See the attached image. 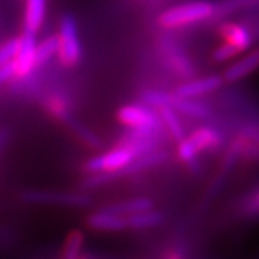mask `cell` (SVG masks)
<instances>
[{
  "mask_svg": "<svg viewBox=\"0 0 259 259\" xmlns=\"http://www.w3.org/2000/svg\"><path fill=\"white\" fill-rule=\"evenodd\" d=\"M163 221H164V214L161 212H158V210H156L154 207L153 209H148V210L134 213V214L125 218L127 229H133V231L151 229V228L158 226Z\"/></svg>",
  "mask_w": 259,
  "mask_h": 259,
  "instance_id": "obj_16",
  "label": "cell"
},
{
  "mask_svg": "<svg viewBox=\"0 0 259 259\" xmlns=\"http://www.w3.org/2000/svg\"><path fill=\"white\" fill-rule=\"evenodd\" d=\"M239 54L241 52L233 47V45L225 42L221 47H218L213 51L212 58L214 62H226V61H231L232 58H235V56L239 55Z\"/></svg>",
  "mask_w": 259,
  "mask_h": 259,
  "instance_id": "obj_27",
  "label": "cell"
},
{
  "mask_svg": "<svg viewBox=\"0 0 259 259\" xmlns=\"http://www.w3.org/2000/svg\"><path fill=\"white\" fill-rule=\"evenodd\" d=\"M158 117L163 122V127L167 130V133L176 140L182 141L186 137V130L183 125V121L180 118L179 112L171 107H164L158 110Z\"/></svg>",
  "mask_w": 259,
  "mask_h": 259,
  "instance_id": "obj_18",
  "label": "cell"
},
{
  "mask_svg": "<svg viewBox=\"0 0 259 259\" xmlns=\"http://www.w3.org/2000/svg\"><path fill=\"white\" fill-rule=\"evenodd\" d=\"M221 35L225 42L231 44L239 52L248 51L253 44V35L249 29L239 23H225L221 26Z\"/></svg>",
  "mask_w": 259,
  "mask_h": 259,
  "instance_id": "obj_12",
  "label": "cell"
},
{
  "mask_svg": "<svg viewBox=\"0 0 259 259\" xmlns=\"http://www.w3.org/2000/svg\"><path fill=\"white\" fill-rule=\"evenodd\" d=\"M58 42V58L61 64L65 66H75L79 64L81 56H82V48L78 37V29H76V22L72 15H64L61 18L59 23V33Z\"/></svg>",
  "mask_w": 259,
  "mask_h": 259,
  "instance_id": "obj_5",
  "label": "cell"
},
{
  "mask_svg": "<svg viewBox=\"0 0 259 259\" xmlns=\"http://www.w3.org/2000/svg\"><path fill=\"white\" fill-rule=\"evenodd\" d=\"M20 47V37H12L0 45V66L13 62Z\"/></svg>",
  "mask_w": 259,
  "mask_h": 259,
  "instance_id": "obj_26",
  "label": "cell"
},
{
  "mask_svg": "<svg viewBox=\"0 0 259 259\" xmlns=\"http://www.w3.org/2000/svg\"><path fill=\"white\" fill-rule=\"evenodd\" d=\"M214 15V5L209 2H190L185 5L173 6L164 10L158 16V25L166 29L185 28L193 23L212 18Z\"/></svg>",
  "mask_w": 259,
  "mask_h": 259,
  "instance_id": "obj_1",
  "label": "cell"
},
{
  "mask_svg": "<svg viewBox=\"0 0 259 259\" xmlns=\"http://www.w3.org/2000/svg\"><path fill=\"white\" fill-rule=\"evenodd\" d=\"M83 246V233L78 229L72 231L68 236L64 245V252L61 259H81Z\"/></svg>",
  "mask_w": 259,
  "mask_h": 259,
  "instance_id": "obj_21",
  "label": "cell"
},
{
  "mask_svg": "<svg viewBox=\"0 0 259 259\" xmlns=\"http://www.w3.org/2000/svg\"><path fill=\"white\" fill-rule=\"evenodd\" d=\"M222 143V134L212 127H200L190 136H186L177 146V156L187 166L197 164L199 154L206 150H214Z\"/></svg>",
  "mask_w": 259,
  "mask_h": 259,
  "instance_id": "obj_2",
  "label": "cell"
},
{
  "mask_svg": "<svg viewBox=\"0 0 259 259\" xmlns=\"http://www.w3.org/2000/svg\"><path fill=\"white\" fill-rule=\"evenodd\" d=\"M117 118L127 128L156 130L163 131V122L158 114L153 108L146 107L144 104H130L121 107L117 112Z\"/></svg>",
  "mask_w": 259,
  "mask_h": 259,
  "instance_id": "obj_6",
  "label": "cell"
},
{
  "mask_svg": "<svg viewBox=\"0 0 259 259\" xmlns=\"http://www.w3.org/2000/svg\"><path fill=\"white\" fill-rule=\"evenodd\" d=\"M167 158H168L167 151H164V150H153L150 153H146L143 156L134 158L128 166L121 171V176H130V175H136V173L144 171V170H148V168L157 167L160 164H163L164 161H167Z\"/></svg>",
  "mask_w": 259,
  "mask_h": 259,
  "instance_id": "obj_13",
  "label": "cell"
},
{
  "mask_svg": "<svg viewBox=\"0 0 259 259\" xmlns=\"http://www.w3.org/2000/svg\"><path fill=\"white\" fill-rule=\"evenodd\" d=\"M248 209H249L250 212L259 213V190L249 199V202H248Z\"/></svg>",
  "mask_w": 259,
  "mask_h": 259,
  "instance_id": "obj_28",
  "label": "cell"
},
{
  "mask_svg": "<svg viewBox=\"0 0 259 259\" xmlns=\"http://www.w3.org/2000/svg\"><path fill=\"white\" fill-rule=\"evenodd\" d=\"M64 122L68 125V127H69V128H71V131L74 133L75 136L82 141L87 147L94 148V150L101 148L102 146L101 139L94 133L93 130H90L87 125H85V124H82L81 121L76 120L75 117H72V114H71V115H69Z\"/></svg>",
  "mask_w": 259,
  "mask_h": 259,
  "instance_id": "obj_19",
  "label": "cell"
},
{
  "mask_svg": "<svg viewBox=\"0 0 259 259\" xmlns=\"http://www.w3.org/2000/svg\"><path fill=\"white\" fill-rule=\"evenodd\" d=\"M161 51L163 56L166 59L167 65L175 71V74L185 78V79H192L194 74V66L189 56L182 48L177 45L171 39H163L161 42Z\"/></svg>",
  "mask_w": 259,
  "mask_h": 259,
  "instance_id": "obj_8",
  "label": "cell"
},
{
  "mask_svg": "<svg viewBox=\"0 0 259 259\" xmlns=\"http://www.w3.org/2000/svg\"><path fill=\"white\" fill-rule=\"evenodd\" d=\"M87 226L100 232H121L127 229V222L124 216L102 209L87 218Z\"/></svg>",
  "mask_w": 259,
  "mask_h": 259,
  "instance_id": "obj_11",
  "label": "cell"
},
{
  "mask_svg": "<svg viewBox=\"0 0 259 259\" xmlns=\"http://www.w3.org/2000/svg\"><path fill=\"white\" fill-rule=\"evenodd\" d=\"M171 108H175L179 114H185L186 117H192L197 120H206L210 117V108L206 104L192 98H179L175 94Z\"/></svg>",
  "mask_w": 259,
  "mask_h": 259,
  "instance_id": "obj_15",
  "label": "cell"
},
{
  "mask_svg": "<svg viewBox=\"0 0 259 259\" xmlns=\"http://www.w3.org/2000/svg\"><path fill=\"white\" fill-rule=\"evenodd\" d=\"M153 207H154V203L148 197H134V199L121 200V202H117V203L108 204L104 209L127 218V216H131L134 213L148 210V209H153Z\"/></svg>",
  "mask_w": 259,
  "mask_h": 259,
  "instance_id": "obj_17",
  "label": "cell"
},
{
  "mask_svg": "<svg viewBox=\"0 0 259 259\" xmlns=\"http://www.w3.org/2000/svg\"><path fill=\"white\" fill-rule=\"evenodd\" d=\"M223 78L221 75H207L202 78H192L186 82L180 83L175 90V95L179 98H192L197 100L199 97H203L206 94L214 93L222 87Z\"/></svg>",
  "mask_w": 259,
  "mask_h": 259,
  "instance_id": "obj_7",
  "label": "cell"
},
{
  "mask_svg": "<svg viewBox=\"0 0 259 259\" xmlns=\"http://www.w3.org/2000/svg\"><path fill=\"white\" fill-rule=\"evenodd\" d=\"M10 131L8 128H0V151L6 147V144L9 143Z\"/></svg>",
  "mask_w": 259,
  "mask_h": 259,
  "instance_id": "obj_29",
  "label": "cell"
},
{
  "mask_svg": "<svg viewBox=\"0 0 259 259\" xmlns=\"http://www.w3.org/2000/svg\"><path fill=\"white\" fill-rule=\"evenodd\" d=\"M259 0H221L218 5H214V15L213 16H228L235 12L246 8H252L255 5H258Z\"/></svg>",
  "mask_w": 259,
  "mask_h": 259,
  "instance_id": "obj_23",
  "label": "cell"
},
{
  "mask_svg": "<svg viewBox=\"0 0 259 259\" xmlns=\"http://www.w3.org/2000/svg\"><path fill=\"white\" fill-rule=\"evenodd\" d=\"M141 101L146 107L160 110L164 107H171L173 94L166 93V91H158V90H147V91L141 93Z\"/></svg>",
  "mask_w": 259,
  "mask_h": 259,
  "instance_id": "obj_22",
  "label": "cell"
},
{
  "mask_svg": "<svg viewBox=\"0 0 259 259\" xmlns=\"http://www.w3.org/2000/svg\"><path fill=\"white\" fill-rule=\"evenodd\" d=\"M58 48H59V42H58L56 35H52V36L44 39L40 44H36V48H35V68L44 66L54 56L58 55Z\"/></svg>",
  "mask_w": 259,
  "mask_h": 259,
  "instance_id": "obj_20",
  "label": "cell"
},
{
  "mask_svg": "<svg viewBox=\"0 0 259 259\" xmlns=\"http://www.w3.org/2000/svg\"><path fill=\"white\" fill-rule=\"evenodd\" d=\"M134 158L136 156L131 153V150L118 143L111 150L88 158L83 164V171H85V175L112 173V175L121 177V171L128 166Z\"/></svg>",
  "mask_w": 259,
  "mask_h": 259,
  "instance_id": "obj_4",
  "label": "cell"
},
{
  "mask_svg": "<svg viewBox=\"0 0 259 259\" xmlns=\"http://www.w3.org/2000/svg\"><path fill=\"white\" fill-rule=\"evenodd\" d=\"M45 107L54 117H56L58 120H61L62 122L71 115V111H69V107H68L66 101L62 97H59L56 94H52V95L48 97L45 100Z\"/></svg>",
  "mask_w": 259,
  "mask_h": 259,
  "instance_id": "obj_24",
  "label": "cell"
},
{
  "mask_svg": "<svg viewBox=\"0 0 259 259\" xmlns=\"http://www.w3.org/2000/svg\"><path fill=\"white\" fill-rule=\"evenodd\" d=\"M47 12V0H26L25 6V19H23V32H29L36 35V32L42 28Z\"/></svg>",
  "mask_w": 259,
  "mask_h": 259,
  "instance_id": "obj_14",
  "label": "cell"
},
{
  "mask_svg": "<svg viewBox=\"0 0 259 259\" xmlns=\"http://www.w3.org/2000/svg\"><path fill=\"white\" fill-rule=\"evenodd\" d=\"M20 37V47L15 59H13V68H15V78H25L33 72L35 68V48H36V39L33 33L23 32Z\"/></svg>",
  "mask_w": 259,
  "mask_h": 259,
  "instance_id": "obj_9",
  "label": "cell"
},
{
  "mask_svg": "<svg viewBox=\"0 0 259 259\" xmlns=\"http://www.w3.org/2000/svg\"><path fill=\"white\" fill-rule=\"evenodd\" d=\"M164 259H185V256L182 253L176 252V250H170L164 255Z\"/></svg>",
  "mask_w": 259,
  "mask_h": 259,
  "instance_id": "obj_30",
  "label": "cell"
},
{
  "mask_svg": "<svg viewBox=\"0 0 259 259\" xmlns=\"http://www.w3.org/2000/svg\"><path fill=\"white\" fill-rule=\"evenodd\" d=\"M22 200L30 204H59L66 207H88L93 203L91 196L82 192L28 189L22 193Z\"/></svg>",
  "mask_w": 259,
  "mask_h": 259,
  "instance_id": "obj_3",
  "label": "cell"
},
{
  "mask_svg": "<svg viewBox=\"0 0 259 259\" xmlns=\"http://www.w3.org/2000/svg\"><path fill=\"white\" fill-rule=\"evenodd\" d=\"M115 179H118V176L112 173H93V175H87L81 183V187L85 190L100 189L102 186L110 185Z\"/></svg>",
  "mask_w": 259,
  "mask_h": 259,
  "instance_id": "obj_25",
  "label": "cell"
},
{
  "mask_svg": "<svg viewBox=\"0 0 259 259\" xmlns=\"http://www.w3.org/2000/svg\"><path fill=\"white\" fill-rule=\"evenodd\" d=\"M259 68V49H253L248 54L232 62L223 72L222 78L226 82H236L246 78Z\"/></svg>",
  "mask_w": 259,
  "mask_h": 259,
  "instance_id": "obj_10",
  "label": "cell"
}]
</instances>
